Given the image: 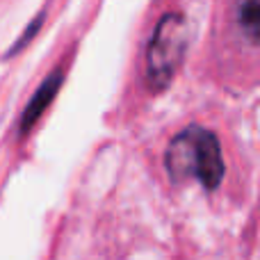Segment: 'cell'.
<instances>
[{
	"label": "cell",
	"instance_id": "obj_1",
	"mask_svg": "<svg viewBox=\"0 0 260 260\" xmlns=\"http://www.w3.org/2000/svg\"><path fill=\"white\" fill-rule=\"evenodd\" d=\"M162 162L171 183L178 185L189 178H197L208 192L219 187L226 176L219 137L210 128L197 123L183 128L169 139Z\"/></svg>",
	"mask_w": 260,
	"mask_h": 260
},
{
	"label": "cell",
	"instance_id": "obj_2",
	"mask_svg": "<svg viewBox=\"0 0 260 260\" xmlns=\"http://www.w3.org/2000/svg\"><path fill=\"white\" fill-rule=\"evenodd\" d=\"M187 44L189 32L185 16L180 12H165L144 48V87L151 94L169 89L185 62Z\"/></svg>",
	"mask_w": 260,
	"mask_h": 260
},
{
	"label": "cell",
	"instance_id": "obj_3",
	"mask_svg": "<svg viewBox=\"0 0 260 260\" xmlns=\"http://www.w3.org/2000/svg\"><path fill=\"white\" fill-rule=\"evenodd\" d=\"M62 85H64V69H53V71L41 80V85L37 87V91L32 94V99L27 101L25 110H23L21 119H18V137H25V135L37 126V121L44 117V112L55 101V96L59 94Z\"/></svg>",
	"mask_w": 260,
	"mask_h": 260
},
{
	"label": "cell",
	"instance_id": "obj_4",
	"mask_svg": "<svg viewBox=\"0 0 260 260\" xmlns=\"http://www.w3.org/2000/svg\"><path fill=\"white\" fill-rule=\"evenodd\" d=\"M238 25L249 44L260 46V3H240L238 5Z\"/></svg>",
	"mask_w": 260,
	"mask_h": 260
},
{
	"label": "cell",
	"instance_id": "obj_5",
	"mask_svg": "<svg viewBox=\"0 0 260 260\" xmlns=\"http://www.w3.org/2000/svg\"><path fill=\"white\" fill-rule=\"evenodd\" d=\"M44 18H46V9H41V12L37 14V16H35V18H32V21H30V25H27L25 30H23L21 39H18L16 44H14L12 48L7 50V55H5V57L9 59V57H14V55H18V53H21V50L25 48V46L30 44V41L35 39V37H37V32L41 30V25H44Z\"/></svg>",
	"mask_w": 260,
	"mask_h": 260
}]
</instances>
